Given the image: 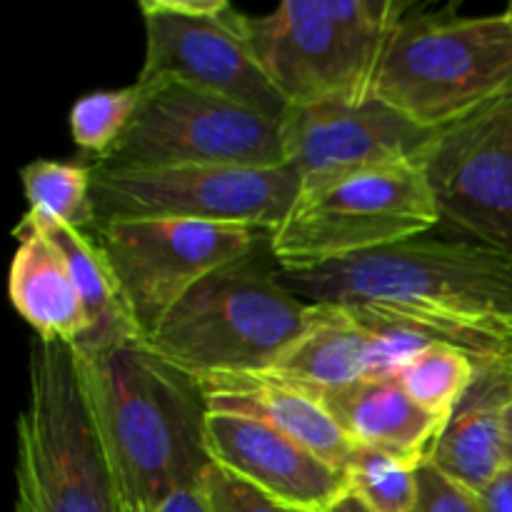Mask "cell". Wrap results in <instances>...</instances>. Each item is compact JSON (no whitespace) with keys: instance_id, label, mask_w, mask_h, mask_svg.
<instances>
[{"instance_id":"cell-15","label":"cell","mask_w":512,"mask_h":512,"mask_svg":"<svg viewBox=\"0 0 512 512\" xmlns=\"http://www.w3.org/2000/svg\"><path fill=\"white\" fill-rule=\"evenodd\" d=\"M303 388V385H300ZM308 390V388H305ZM353 445H365L420 468L448 420L420 408L398 375H370L330 390H310Z\"/></svg>"},{"instance_id":"cell-2","label":"cell","mask_w":512,"mask_h":512,"mask_svg":"<svg viewBox=\"0 0 512 512\" xmlns=\"http://www.w3.org/2000/svg\"><path fill=\"white\" fill-rule=\"evenodd\" d=\"M95 428L128 512L198 488L213 468L203 385L140 343L80 355Z\"/></svg>"},{"instance_id":"cell-9","label":"cell","mask_w":512,"mask_h":512,"mask_svg":"<svg viewBox=\"0 0 512 512\" xmlns=\"http://www.w3.org/2000/svg\"><path fill=\"white\" fill-rule=\"evenodd\" d=\"M140 103L128 130L103 165H283L280 120L228 98L178 83H135Z\"/></svg>"},{"instance_id":"cell-22","label":"cell","mask_w":512,"mask_h":512,"mask_svg":"<svg viewBox=\"0 0 512 512\" xmlns=\"http://www.w3.org/2000/svg\"><path fill=\"white\" fill-rule=\"evenodd\" d=\"M350 495L373 512H415L418 505V468L405 460L355 445L345 460Z\"/></svg>"},{"instance_id":"cell-8","label":"cell","mask_w":512,"mask_h":512,"mask_svg":"<svg viewBox=\"0 0 512 512\" xmlns=\"http://www.w3.org/2000/svg\"><path fill=\"white\" fill-rule=\"evenodd\" d=\"M300 195L290 163L163 165L125 168L93 163V205L98 225L113 220H200L278 228Z\"/></svg>"},{"instance_id":"cell-26","label":"cell","mask_w":512,"mask_h":512,"mask_svg":"<svg viewBox=\"0 0 512 512\" xmlns=\"http://www.w3.org/2000/svg\"><path fill=\"white\" fill-rule=\"evenodd\" d=\"M135 512H215V510L213 505H210L208 495H205L203 485H198V488L175 490V493L165 495V498L158 500V503Z\"/></svg>"},{"instance_id":"cell-12","label":"cell","mask_w":512,"mask_h":512,"mask_svg":"<svg viewBox=\"0 0 512 512\" xmlns=\"http://www.w3.org/2000/svg\"><path fill=\"white\" fill-rule=\"evenodd\" d=\"M418 163L440 223L512 248V98L440 128Z\"/></svg>"},{"instance_id":"cell-23","label":"cell","mask_w":512,"mask_h":512,"mask_svg":"<svg viewBox=\"0 0 512 512\" xmlns=\"http://www.w3.org/2000/svg\"><path fill=\"white\" fill-rule=\"evenodd\" d=\"M140 103V88L95 90L75 100L70 110V133L78 148L90 153L95 163L105 160L128 130Z\"/></svg>"},{"instance_id":"cell-24","label":"cell","mask_w":512,"mask_h":512,"mask_svg":"<svg viewBox=\"0 0 512 512\" xmlns=\"http://www.w3.org/2000/svg\"><path fill=\"white\" fill-rule=\"evenodd\" d=\"M203 488L215 512H318L278 503V500L268 498L265 493L255 490L253 485L235 478V475L218 468V465H213L208 470V475L203 480Z\"/></svg>"},{"instance_id":"cell-13","label":"cell","mask_w":512,"mask_h":512,"mask_svg":"<svg viewBox=\"0 0 512 512\" xmlns=\"http://www.w3.org/2000/svg\"><path fill=\"white\" fill-rule=\"evenodd\" d=\"M280 130L285 160L300 175V193L363 170L418 160L438 133L413 123L378 95L360 103L290 105Z\"/></svg>"},{"instance_id":"cell-21","label":"cell","mask_w":512,"mask_h":512,"mask_svg":"<svg viewBox=\"0 0 512 512\" xmlns=\"http://www.w3.org/2000/svg\"><path fill=\"white\" fill-rule=\"evenodd\" d=\"M478 363L448 343H430L410 358L398 373L405 393L423 410L448 420L455 405L468 393Z\"/></svg>"},{"instance_id":"cell-4","label":"cell","mask_w":512,"mask_h":512,"mask_svg":"<svg viewBox=\"0 0 512 512\" xmlns=\"http://www.w3.org/2000/svg\"><path fill=\"white\" fill-rule=\"evenodd\" d=\"M375 95L413 123L440 130L512 98V20L458 5L410 3L390 33Z\"/></svg>"},{"instance_id":"cell-28","label":"cell","mask_w":512,"mask_h":512,"mask_svg":"<svg viewBox=\"0 0 512 512\" xmlns=\"http://www.w3.org/2000/svg\"><path fill=\"white\" fill-rule=\"evenodd\" d=\"M333 512H373V510H370L368 505H365L360 498H355V495H348V498H345L343 503H340Z\"/></svg>"},{"instance_id":"cell-27","label":"cell","mask_w":512,"mask_h":512,"mask_svg":"<svg viewBox=\"0 0 512 512\" xmlns=\"http://www.w3.org/2000/svg\"><path fill=\"white\" fill-rule=\"evenodd\" d=\"M480 498L488 512H512V470L505 468Z\"/></svg>"},{"instance_id":"cell-20","label":"cell","mask_w":512,"mask_h":512,"mask_svg":"<svg viewBox=\"0 0 512 512\" xmlns=\"http://www.w3.org/2000/svg\"><path fill=\"white\" fill-rule=\"evenodd\" d=\"M30 213L75 230H95L93 165L40 158L20 170Z\"/></svg>"},{"instance_id":"cell-25","label":"cell","mask_w":512,"mask_h":512,"mask_svg":"<svg viewBox=\"0 0 512 512\" xmlns=\"http://www.w3.org/2000/svg\"><path fill=\"white\" fill-rule=\"evenodd\" d=\"M415 512H488L483 498L440 473L435 465L418 468V505Z\"/></svg>"},{"instance_id":"cell-19","label":"cell","mask_w":512,"mask_h":512,"mask_svg":"<svg viewBox=\"0 0 512 512\" xmlns=\"http://www.w3.org/2000/svg\"><path fill=\"white\" fill-rule=\"evenodd\" d=\"M30 215L38 220V225L50 235V240L63 250L75 285H78L80 300H83L88 333L73 348L75 353L93 355L140 343L145 335L135 320L133 310H130L123 285H120L95 230H75L43 218V215Z\"/></svg>"},{"instance_id":"cell-16","label":"cell","mask_w":512,"mask_h":512,"mask_svg":"<svg viewBox=\"0 0 512 512\" xmlns=\"http://www.w3.org/2000/svg\"><path fill=\"white\" fill-rule=\"evenodd\" d=\"M210 413L248 415L345 468L353 440L310 390L268 373H223L200 378Z\"/></svg>"},{"instance_id":"cell-11","label":"cell","mask_w":512,"mask_h":512,"mask_svg":"<svg viewBox=\"0 0 512 512\" xmlns=\"http://www.w3.org/2000/svg\"><path fill=\"white\" fill-rule=\"evenodd\" d=\"M95 235L148 335L200 280L248 255L268 233L200 220H113Z\"/></svg>"},{"instance_id":"cell-10","label":"cell","mask_w":512,"mask_h":512,"mask_svg":"<svg viewBox=\"0 0 512 512\" xmlns=\"http://www.w3.org/2000/svg\"><path fill=\"white\" fill-rule=\"evenodd\" d=\"M145 60L135 83L178 80L283 120L288 100L255 55L248 15L228 0H143Z\"/></svg>"},{"instance_id":"cell-17","label":"cell","mask_w":512,"mask_h":512,"mask_svg":"<svg viewBox=\"0 0 512 512\" xmlns=\"http://www.w3.org/2000/svg\"><path fill=\"white\" fill-rule=\"evenodd\" d=\"M512 405V370L478 365L468 393L455 405L428 463L463 488L483 495L508 468L505 418Z\"/></svg>"},{"instance_id":"cell-3","label":"cell","mask_w":512,"mask_h":512,"mask_svg":"<svg viewBox=\"0 0 512 512\" xmlns=\"http://www.w3.org/2000/svg\"><path fill=\"white\" fill-rule=\"evenodd\" d=\"M280 270L265 235L248 255L200 280L143 343L198 380L270 370L323 313L295 295Z\"/></svg>"},{"instance_id":"cell-14","label":"cell","mask_w":512,"mask_h":512,"mask_svg":"<svg viewBox=\"0 0 512 512\" xmlns=\"http://www.w3.org/2000/svg\"><path fill=\"white\" fill-rule=\"evenodd\" d=\"M208 450L218 468L293 508L333 512L350 495L343 468L248 415L210 413Z\"/></svg>"},{"instance_id":"cell-1","label":"cell","mask_w":512,"mask_h":512,"mask_svg":"<svg viewBox=\"0 0 512 512\" xmlns=\"http://www.w3.org/2000/svg\"><path fill=\"white\" fill-rule=\"evenodd\" d=\"M313 305H348L423 330L478 365L512 370V248L420 238L315 270H280Z\"/></svg>"},{"instance_id":"cell-7","label":"cell","mask_w":512,"mask_h":512,"mask_svg":"<svg viewBox=\"0 0 512 512\" xmlns=\"http://www.w3.org/2000/svg\"><path fill=\"white\" fill-rule=\"evenodd\" d=\"M440 223L418 160L363 170L303 190L270 230L283 270H315L428 235Z\"/></svg>"},{"instance_id":"cell-6","label":"cell","mask_w":512,"mask_h":512,"mask_svg":"<svg viewBox=\"0 0 512 512\" xmlns=\"http://www.w3.org/2000/svg\"><path fill=\"white\" fill-rule=\"evenodd\" d=\"M408 8V0H285L248 15V30L288 105L360 103L375 95L385 45Z\"/></svg>"},{"instance_id":"cell-29","label":"cell","mask_w":512,"mask_h":512,"mask_svg":"<svg viewBox=\"0 0 512 512\" xmlns=\"http://www.w3.org/2000/svg\"><path fill=\"white\" fill-rule=\"evenodd\" d=\"M505 458H508V468L512 470V405L505 418Z\"/></svg>"},{"instance_id":"cell-18","label":"cell","mask_w":512,"mask_h":512,"mask_svg":"<svg viewBox=\"0 0 512 512\" xmlns=\"http://www.w3.org/2000/svg\"><path fill=\"white\" fill-rule=\"evenodd\" d=\"M13 235L18 238V250L8 275L10 303L38 340L75 348L88 333V318L63 250L30 213Z\"/></svg>"},{"instance_id":"cell-5","label":"cell","mask_w":512,"mask_h":512,"mask_svg":"<svg viewBox=\"0 0 512 512\" xmlns=\"http://www.w3.org/2000/svg\"><path fill=\"white\" fill-rule=\"evenodd\" d=\"M18 415L15 512H128L70 345L35 340Z\"/></svg>"},{"instance_id":"cell-30","label":"cell","mask_w":512,"mask_h":512,"mask_svg":"<svg viewBox=\"0 0 512 512\" xmlns=\"http://www.w3.org/2000/svg\"><path fill=\"white\" fill-rule=\"evenodd\" d=\"M505 15H508V18L512 20V3L508 5V8H505Z\"/></svg>"}]
</instances>
